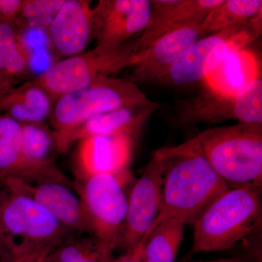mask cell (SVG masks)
<instances>
[{"instance_id":"30","label":"cell","mask_w":262,"mask_h":262,"mask_svg":"<svg viewBox=\"0 0 262 262\" xmlns=\"http://www.w3.org/2000/svg\"><path fill=\"white\" fill-rule=\"evenodd\" d=\"M9 251L13 252V249L7 241H5V237L3 236H0V262H13L15 258H10L7 256Z\"/></svg>"},{"instance_id":"22","label":"cell","mask_w":262,"mask_h":262,"mask_svg":"<svg viewBox=\"0 0 262 262\" xmlns=\"http://www.w3.org/2000/svg\"><path fill=\"white\" fill-rule=\"evenodd\" d=\"M262 11L261 0H223L201 24L205 36L244 23Z\"/></svg>"},{"instance_id":"12","label":"cell","mask_w":262,"mask_h":262,"mask_svg":"<svg viewBox=\"0 0 262 262\" xmlns=\"http://www.w3.org/2000/svg\"><path fill=\"white\" fill-rule=\"evenodd\" d=\"M159 106V103L151 101L101 114L75 126L54 131L53 141L57 149L65 151L76 141L93 136L113 134L134 136L145 125Z\"/></svg>"},{"instance_id":"17","label":"cell","mask_w":262,"mask_h":262,"mask_svg":"<svg viewBox=\"0 0 262 262\" xmlns=\"http://www.w3.org/2000/svg\"><path fill=\"white\" fill-rule=\"evenodd\" d=\"M30 190V194H27L47 209L61 225L91 230L83 203L65 185L48 182Z\"/></svg>"},{"instance_id":"5","label":"cell","mask_w":262,"mask_h":262,"mask_svg":"<svg viewBox=\"0 0 262 262\" xmlns=\"http://www.w3.org/2000/svg\"><path fill=\"white\" fill-rule=\"evenodd\" d=\"M139 60L134 44L112 48L96 46L94 49L52 64L33 80L44 90L52 101L66 94L83 89L100 76H112L127 67H133Z\"/></svg>"},{"instance_id":"6","label":"cell","mask_w":262,"mask_h":262,"mask_svg":"<svg viewBox=\"0 0 262 262\" xmlns=\"http://www.w3.org/2000/svg\"><path fill=\"white\" fill-rule=\"evenodd\" d=\"M151 101L129 79L100 76L83 89L58 98L50 118L56 131L61 130L101 114Z\"/></svg>"},{"instance_id":"15","label":"cell","mask_w":262,"mask_h":262,"mask_svg":"<svg viewBox=\"0 0 262 262\" xmlns=\"http://www.w3.org/2000/svg\"><path fill=\"white\" fill-rule=\"evenodd\" d=\"M94 8L87 0H66L48 28L53 47L67 57L82 53L93 37Z\"/></svg>"},{"instance_id":"26","label":"cell","mask_w":262,"mask_h":262,"mask_svg":"<svg viewBox=\"0 0 262 262\" xmlns=\"http://www.w3.org/2000/svg\"><path fill=\"white\" fill-rule=\"evenodd\" d=\"M61 262H113V251L96 239L94 242L67 245L57 253Z\"/></svg>"},{"instance_id":"32","label":"cell","mask_w":262,"mask_h":262,"mask_svg":"<svg viewBox=\"0 0 262 262\" xmlns=\"http://www.w3.org/2000/svg\"><path fill=\"white\" fill-rule=\"evenodd\" d=\"M7 196V194H5L3 189L0 188V208H1L2 205H3V201H5V198Z\"/></svg>"},{"instance_id":"19","label":"cell","mask_w":262,"mask_h":262,"mask_svg":"<svg viewBox=\"0 0 262 262\" xmlns=\"http://www.w3.org/2000/svg\"><path fill=\"white\" fill-rule=\"evenodd\" d=\"M52 101L44 90L29 81L13 88L3 100L1 111L20 124L41 123L51 115Z\"/></svg>"},{"instance_id":"8","label":"cell","mask_w":262,"mask_h":262,"mask_svg":"<svg viewBox=\"0 0 262 262\" xmlns=\"http://www.w3.org/2000/svg\"><path fill=\"white\" fill-rule=\"evenodd\" d=\"M122 177L110 174L88 176L84 184V209L91 230L98 241L113 251L121 242L128 198Z\"/></svg>"},{"instance_id":"13","label":"cell","mask_w":262,"mask_h":262,"mask_svg":"<svg viewBox=\"0 0 262 262\" xmlns=\"http://www.w3.org/2000/svg\"><path fill=\"white\" fill-rule=\"evenodd\" d=\"M223 0H150L149 23L134 44V53L144 51L162 36L198 22H203Z\"/></svg>"},{"instance_id":"31","label":"cell","mask_w":262,"mask_h":262,"mask_svg":"<svg viewBox=\"0 0 262 262\" xmlns=\"http://www.w3.org/2000/svg\"><path fill=\"white\" fill-rule=\"evenodd\" d=\"M194 262H245L242 258L233 257L229 258H220V259L210 260V261H198Z\"/></svg>"},{"instance_id":"4","label":"cell","mask_w":262,"mask_h":262,"mask_svg":"<svg viewBox=\"0 0 262 262\" xmlns=\"http://www.w3.org/2000/svg\"><path fill=\"white\" fill-rule=\"evenodd\" d=\"M262 12L244 23L198 39L153 82L179 86L205 80L234 51L259 37Z\"/></svg>"},{"instance_id":"11","label":"cell","mask_w":262,"mask_h":262,"mask_svg":"<svg viewBox=\"0 0 262 262\" xmlns=\"http://www.w3.org/2000/svg\"><path fill=\"white\" fill-rule=\"evenodd\" d=\"M151 15L150 0H101L94 7L93 37L96 46L116 48L142 32Z\"/></svg>"},{"instance_id":"28","label":"cell","mask_w":262,"mask_h":262,"mask_svg":"<svg viewBox=\"0 0 262 262\" xmlns=\"http://www.w3.org/2000/svg\"><path fill=\"white\" fill-rule=\"evenodd\" d=\"M48 253V248L24 253L17 256L14 262H49Z\"/></svg>"},{"instance_id":"18","label":"cell","mask_w":262,"mask_h":262,"mask_svg":"<svg viewBox=\"0 0 262 262\" xmlns=\"http://www.w3.org/2000/svg\"><path fill=\"white\" fill-rule=\"evenodd\" d=\"M258 77H261L259 63L244 48L229 54L205 82L212 89L234 94Z\"/></svg>"},{"instance_id":"2","label":"cell","mask_w":262,"mask_h":262,"mask_svg":"<svg viewBox=\"0 0 262 262\" xmlns=\"http://www.w3.org/2000/svg\"><path fill=\"white\" fill-rule=\"evenodd\" d=\"M261 189L229 188L193 225L192 253L231 249L241 239L261 231Z\"/></svg>"},{"instance_id":"16","label":"cell","mask_w":262,"mask_h":262,"mask_svg":"<svg viewBox=\"0 0 262 262\" xmlns=\"http://www.w3.org/2000/svg\"><path fill=\"white\" fill-rule=\"evenodd\" d=\"M133 137L127 134L93 136L80 141L78 159L88 176L125 175L132 151Z\"/></svg>"},{"instance_id":"1","label":"cell","mask_w":262,"mask_h":262,"mask_svg":"<svg viewBox=\"0 0 262 262\" xmlns=\"http://www.w3.org/2000/svg\"><path fill=\"white\" fill-rule=\"evenodd\" d=\"M156 151L165 160V170L159 214L153 225L166 219L194 225L229 187L203 155L196 136Z\"/></svg>"},{"instance_id":"14","label":"cell","mask_w":262,"mask_h":262,"mask_svg":"<svg viewBox=\"0 0 262 262\" xmlns=\"http://www.w3.org/2000/svg\"><path fill=\"white\" fill-rule=\"evenodd\" d=\"M202 22L177 29L155 40L140 53L137 63L133 67L129 80L133 82L154 81L164 71L201 38L206 37L201 28Z\"/></svg>"},{"instance_id":"3","label":"cell","mask_w":262,"mask_h":262,"mask_svg":"<svg viewBox=\"0 0 262 262\" xmlns=\"http://www.w3.org/2000/svg\"><path fill=\"white\" fill-rule=\"evenodd\" d=\"M196 136L203 155L229 188L261 189L262 124L215 127Z\"/></svg>"},{"instance_id":"10","label":"cell","mask_w":262,"mask_h":262,"mask_svg":"<svg viewBox=\"0 0 262 262\" xmlns=\"http://www.w3.org/2000/svg\"><path fill=\"white\" fill-rule=\"evenodd\" d=\"M165 160L155 151L131 190L121 242L127 251L135 248L159 214Z\"/></svg>"},{"instance_id":"25","label":"cell","mask_w":262,"mask_h":262,"mask_svg":"<svg viewBox=\"0 0 262 262\" xmlns=\"http://www.w3.org/2000/svg\"><path fill=\"white\" fill-rule=\"evenodd\" d=\"M66 0H22L18 27L48 29Z\"/></svg>"},{"instance_id":"24","label":"cell","mask_w":262,"mask_h":262,"mask_svg":"<svg viewBox=\"0 0 262 262\" xmlns=\"http://www.w3.org/2000/svg\"><path fill=\"white\" fill-rule=\"evenodd\" d=\"M22 151L27 163L36 171L48 167V156L54 144L53 136L40 123L21 124Z\"/></svg>"},{"instance_id":"20","label":"cell","mask_w":262,"mask_h":262,"mask_svg":"<svg viewBox=\"0 0 262 262\" xmlns=\"http://www.w3.org/2000/svg\"><path fill=\"white\" fill-rule=\"evenodd\" d=\"M185 224L166 219L155 224L143 237L144 262H175L184 239Z\"/></svg>"},{"instance_id":"29","label":"cell","mask_w":262,"mask_h":262,"mask_svg":"<svg viewBox=\"0 0 262 262\" xmlns=\"http://www.w3.org/2000/svg\"><path fill=\"white\" fill-rule=\"evenodd\" d=\"M14 87V80L0 72V111L3 100Z\"/></svg>"},{"instance_id":"7","label":"cell","mask_w":262,"mask_h":262,"mask_svg":"<svg viewBox=\"0 0 262 262\" xmlns=\"http://www.w3.org/2000/svg\"><path fill=\"white\" fill-rule=\"evenodd\" d=\"M262 124V80L258 77L237 94H227L205 86L196 96L179 102L175 121L180 126L199 123Z\"/></svg>"},{"instance_id":"9","label":"cell","mask_w":262,"mask_h":262,"mask_svg":"<svg viewBox=\"0 0 262 262\" xmlns=\"http://www.w3.org/2000/svg\"><path fill=\"white\" fill-rule=\"evenodd\" d=\"M63 227L47 209L22 192L7 194L0 208V234L18 237L35 246L49 248L60 237Z\"/></svg>"},{"instance_id":"23","label":"cell","mask_w":262,"mask_h":262,"mask_svg":"<svg viewBox=\"0 0 262 262\" xmlns=\"http://www.w3.org/2000/svg\"><path fill=\"white\" fill-rule=\"evenodd\" d=\"M28 48L20 37L18 24L0 23V72L15 80L30 70Z\"/></svg>"},{"instance_id":"27","label":"cell","mask_w":262,"mask_h":262,"mask_svg":"<svg viewBox=\"0 0 262 262\" xmlns=\"http://www.w3.org/2000/svg\"><path fill=\"white\" fill-rule=\"evenodd\" d=\"M22 0H0V23L18 24Z\"/></svg>"},{"instance_id":"21","label":"cell","mask_w":262,"mask_h":262,"mask_svg":"<svg viewBox=\"0 0 262 262\" xmlns=\"http://www.w3.org/2000/svg\"><path fill=\"white\" fill-rule=\"evenodd\" d=\"M25 170L34 171L22 151L21 124L5 114L0 115V177L12 178Z\"/></svg>"}]
</instances>
